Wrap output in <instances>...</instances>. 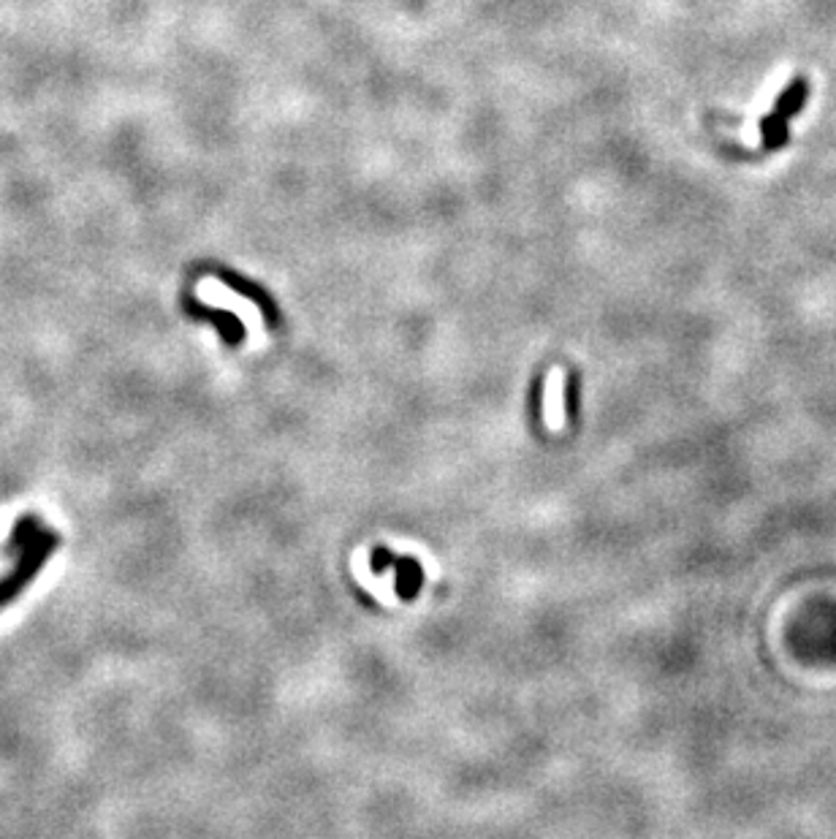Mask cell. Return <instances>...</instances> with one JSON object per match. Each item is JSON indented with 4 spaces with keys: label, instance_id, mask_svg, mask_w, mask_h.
Listing matches in <instances>:
<instances>
[{
    "label": "cell",
    "instance_id": "cell-1",
    "mask_svg": "<svg viewBox=\"0 0 836 839\" xmlns=\"http://www.w3.org/2000/svg\"><path fill=\"white\" fill-rule=\"evenodd\" d=\"M197 296H199L201 305L215 307V310H229V313H234L236 319H240L242 330H245V334H248L250 348H253V351L264 348V345L270 343V330H266L264 313H261V307L255 305L250 296L240 294V291H234L231 285H225L223 280H218L215 275H207V277L199 280Z\"/></svg>",
    "mask_w": 836,
    "mask_h": 839
},
{
    "label": "cell",
    "instance_id": "cell-2",
    "mask_svg": "<svg viewBox=\"0 0 836 839\" xmlns=\"http://www.w3.org/2000/svg\"><path fill=\"white\" fill-rule=\"evenodd\" d=\"M565 386H567V373L563 367H552L543 378V424H546L548 433H563L565 429Z\"/></svg>",
    "mask_w": 836,
    "mask_h": 839
}]
</instances>
